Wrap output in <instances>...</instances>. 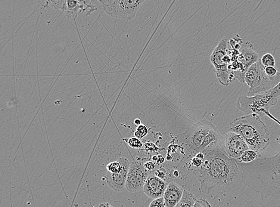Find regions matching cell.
I'll use <instances>...</instances> for the list:
<instances>
[{"label":"cell","mask_w":280,"mask_h":207,"mask_svg":"<svg viewBox=\"0 0 280 207\" xmlns=\"http://www.w3.org/2000/svg\"><path fill=\"white\" fill-rule=\"evenodd\" d=\"M205 159L200 168L192 169L200 183V190L210 193L213 188L229 186L235 183L240 175L236 159L230 158L225 151H203Z\"/></svg>","instance_id":"1"},{"label":"cell","mask_w":280,"mask_h":207,"mask_svg":"<svg viewBox=\"0 0 280 207\" xmlns=\"http://www.w3.org/2000/svg\"><path fill=\"white\" fill-rule=\"evenodd\" d=\"M250 163L257 181V192L262 198H280V152L272 157L261 156Z\"/></svg>","instance_id":"2"},{"label":"cell","mask_w":280,"mask_h":207,"mask_svg":"<svg viewBox=\"0 0 280 207\" xmlns=\"http://www.w3.org/2000/svg\"><path fill=\"white\" fill-rule=\"evenodd\" d=\"M229 129L241 135L249 149L261 153L270 144L268 128L257 114H248L235 119L230 123Z\"/></svg>","instance_id":"3"},{"label":"cell","mask_w":280,"mask_h":207,"mask_svg":"<svg viewBox=\"0 0 280 207\" xmlns=\"http://www.w3.org/2000/svg\"><path fill=\"white\" fill-rule=\"evenodd\" d=\"M244 80L250 88L247 96L252 97L265 93L277 86L280 82V72L274 77L267 76L265 72V67L259 59L248 69Z\"/></svg>","instance_id":"4"},{"label":"cell","mask_w":280,"mask_h":207,"mask_svg":"<svg viewBox=\"0 0 280 207\" xmlns=\"http://www.w3.org/2000/svg\"><path fill=\"white\" fill-rule=\"evenodd\" d=\"M278 100L271 89L265 93L252 97L240 96L236 101V107L246 115L256 114L262 117L265 116V112H270V108L275 106Z\"/></svg>","instance_id":"5"},{"label":"cell","mask_w":280,"mask_h":207,"mask_svg":"<svg viewBox=\"0 0 280 207\" xmlns=\"http://www.w3.org/2000/svg\"><path fill=\"white\" fill-rule=\"evenodd\" d=\"M147 0H99L102 9L109 16L116 19L132 21Z\"/></svg>","instance_id":"6"},{"label":"cell","mask_w":280,"mask_h":207,"mask_svg":"<svg viewBox=\"0 0 280 207\" xmlns=\"http://www.w3.org/2000/svg\"><path fill=\"white\" fill-rule=\"evenodd\" d=\"M228 40L223 38L214 49L211 55L210 61L215 68L217 79L223 86H228L235 78L234 74L230 72L229 65L223 61V58L228 54Z\"/></svg>","instance_id":"7"},{"label":"cell","mask_w":280,"mask_h":207,"mask_svg":"<svg viewBox=\"0 0 280 207\" xmlns=\"http://www.w3.org/2000/svg\"><path fill=\"white\" fill-rule=\"evenodd\" d=\"M145 160L146 159L137 157L136 160L130 163L126 183V188L129 192H136L144 188L146 180L151 173L144 168Z\"/></svg>","instance_id":"8"},{"label":"cell","mask_w":280,"mask_h":207,"mask_svg":"<svg viewBox=\"0 0 280 207\" xmlns=\"http://www.w3.org/2000/svg\"><path fill=\"white\" fill-rule=\"evenodd\" d=\"M213 125V123L208 120H203L196 123L188 129L185 143L188 150L194 154V156L197 153L199 148L203 143Z\"/></svg>","instance_id":"9"},{"label":"cell","mask_w":280,"mask_h":207,"mask_svg":"<svg viewBox=\"0 0 280 207\" xmlns=\"http://www.w3.org/2000/svg\"><path fill=\"white\" fill-rule=\"evenodd\" d=\"M224 147L230 158L237 159L245 151L249 149L241 135L231 131L224 136Z\"/></svg>","instance_id":"10"},{"label":"cell","mask_w":280,"mask_h":207,"mask_svg":"<svg viewBox=\"0 0 280 207\" xmlns=\"http://www.w3.org/2000/svg\"><path fill=\"white\" fill-rule=\"evenodd\" d=\"M118 160L122 167L121 172L117 174L107 172L105 178L109 187L117 192H121L126 188L127 174L131 162L124 157H121Z\"/></svg>","instance_id":"11"},{"label":"cell","mask_w":280,"mask_h":207,"mask_svg":"<svg viewBox=\"0 0 280 207\" xmlns=\"http://www.w3.org/2000/svg\"><path fill=\"white\" fill-rule=\"evenodd\" d=\"M169 183L157 177L154 172L151 173L146 180L143 190L149 197L156 199L164 196Z\"/></svg>","instance_id":"12"},{"label":"cell","mask_w":280,"mask_h":207,"mask_svg":"<svg viewBox=\"0 0 280 207\" xmlns=\"http://www.w3.org/2000/svg\"><path fill=\"white\" fill-rule=\"evenodd\" d=\"M215 150L225 151L224 147V137L220 134L216 126L213 125L205 138L203 143L199 148L198 152Z\"/></svg>","instance_id":"13"},{"label":"cell","mask_w":280,"mask_h":207,"mask_svg":"<svg viewBox=\"0 0 280 207\" xmlns=\"http://www.w3.org/2000/svg\"><path fill=\"white\" fill-rule=\"evenodd\" d=\"M239 52L240 54L238 61L244 66L246 72L252 65L256 63L260 59L259 55L254 51L253 45L248 42L242 43Z\"/></svg>","instance_id":"14"},{"label":"cell","mask_w":280,"mask_h":207,"mask_svg":"<svg viewBox=\"0 0 280 207\" xmlns=\"http://www.w3.org/2000/svg\"><path fill=\"white\" fill-rule=\"evenodd\" d=\"M184 190L179 185L170 182L163 196L165 207H175L182 199Z\"/></svg>","instance_id":"15"},{"label":"cell","mask_w":280,"mask_h":207,"mask_svg":"<svg viewBox=\"0 0 280 207\" xmlns=\"http://www.w3.org/2000/svg\"><path fill=\"white\" fill-rule=\"evenodd\" d=\"M68 19L77 18L81 14H83L82 6L78 0H67L64 11L62 12Z\"/></svg>","instance_id":"16"},{"label":"cell","mask_w":280,"mask_h":207,"mask_svg":"<svg viewBox=\"0 0 280 207\" xmlns=\"http://www.w3.org/2000/svg\"><path fill=\"white\" fill-rule=\"evenodd\" d=\"M261 156H262V154L259 151L248 149L236 160L238 163H248L253 162Z\"/></svg>","instance_id":"17"},{"label":"cell","mask_w":280,"mask_h":207,"mask_svg":"<svg viewBox=\"0 0 280 207\" xmlns=\"http://www.w3.org/2000/svg\"><path fill=\"white\" fill-rule=\"evenodd\" d=\"M196 200L197 198L194 194L185 190L182 199L175 207H194Z\"/></svg>","instance_id":"18"},{"label":"cell","mask_w":280,"mask_h":207,"mask_svg":"<svg viewBox=\"0 0 280 207\" xmlns=\"http://www.w3.org/2000/svg\"><path fill=\"white\" fill-rule=\"evenodd\" d=\"M67 0H41L43 8L52 7L56 10L63 12Z\"/></svg>","instance_id":"19"},{"label":"cell","mask_w":280,"mask_h":207,"mask_svg":"<svg viewBox=\"0 0 280 207\" xmlns=\"http://www.w3.org/2000/svg\"><path fill=\"white\" fill-rule=\"evenodd\" d=\"M82 6L83 13H86V16H89L96 11L98 8L93 4L96 0H78Z\"/></svg>","instance_id":"20"},{"label":"cell","mask_w":280,"mask_h":207,"mask_svg":"<svg viewBox=\"0 0 280 207\" xmlns=\"http://www.w3.org/2000/svg\"><path fill=\"white\" fill-rule=\"evenodd\" d=\"M260 59L264 67H275V60L272 54H266Z\"/></svg>","instance_id":"21"},{"label":"cell","mask_w":280,"mask_h":207,"mask_svg":"<svg viewBox=\"0 0 280 207\" xmlns=\"http://www.w3.org/2000/svg\"><path fill=\"white\" fill-rule=\"evenodd\" d=\"M124 140L126 141L129 146L130 147L133 148V149H141L143 146L142 142L141 140H140V139L136 137L124 139Z\"/></svg>","instance_id":"22"},{"label":"cell","mask_w":280,"mask_h":207,"mask_svg":"<svg viewBox=\"0 0 280 207\" xmlns=\"http://www.w3.org/2000/svg\"><path fill=\"white\" fill-rule=\"evenodd\" d=\"M107 169L109 172L113 173V174H117V173L121 172L122 167H121L119 160H118L117 161L109 163L107 166Z\"/></svg>","instance_id":"23"},{"label":"cell","mask_w":280,"mask_h":207,"mask_svg":"<svg viewBox=\"0 0 280 207\" xmlns=\"http://www.w3.org/2000/svg\"><path fill=\"white\" fill-rule=\"evenodd\" d=\"M154 174L158 178L161 179L165 181H168L167 171L166 168L163 166H160L159 167L155 169L154 171ZM168 183V182H167Z\"/></svg>","instance_id":"24"},{"label":"cell","mask_w":280,"mask_h":207,"mask_svg":"<svg viewBox=\"0 0 280 207\" xmlns=\"http://www.w3.org/2000/svg\"><path fill=\"white\" fill-rule=\"evenodd\" d=\"M148 134V129L144 125H140L137 126L136 130L135 132V137L141 140L143 138L145 137Z\"/></svg>","instance_id":"25"},{"label":"cell","mask_w":280,"mask_h":207,"mask_svg":"<svg viewBox=\"0 0 280 207\" xmlns=\"http://www.w3.org/2000/svg\"><path fill=\"white\" fill-rule=\"evenodd\" d=\"M203 160L198 159L196 156H193L191 160L190 166L192 169L200 168L203 163Z\"/></svg>","instance_id":"26"},{"label":"cell","mask_w":280,"mask_h":207,"mask_svg":"<svg viewBox=\"0 0 280 207\" xmlns=\"http://www.w3.org/2000/svg\"><path fill=\"white\" fill-rule=\"evenodd\" d=\"M147 160V159H146ZM156 163L152 161V160H147L144 163V168L147 170L148 171L152 172L155 171L156 167Z\"/></svg>","instance_id":"27"},{"label":"cell","mask_w":280,"mask_h":207,"mask_svg":"<svg viewBox=\"0 0 280 207\" xmlns=\"http://www.w3.org/2000/svg\"><path fill=\"white\" fill-rule=\"evenodd\" d=\"M194 207H211L209 202L204 198L197 199Z\"/></svg>","instance_id":"28"},{"label":"cell","mask_w":280,"mask_h":207,"mask_svg":"<svg viewBox=\"0 0 280 207\" xmlns=\"http://www.w3.org/2000/svg\"><path fill=\"white\" fill-rule=\"evenodd\" d=\"M265 72L269 77H274L278 75L279 72L275 67H265Z\"/></svg>","instance_id":"29"},{"label":"cell","mask_w":280,"mask_h":207,"mask_svg":"<svg viewBox=\"0 0 280 207\" xmlns=\"http://www.w3.org/2000/svg\"><path fill=\"white\" fill-rule=\"evenodd\" d=\"M149 207H165L164 197H160V198L154 199L151 202Z\"/></svg>","instance_id":"30"},{"label":"cell","mask_w":280,"mask_h":207,"mask_svg":"<svg viewBox=\"0 0 280 207\" xmlns=\"http://www.w3.org/2000/svg\"><path fill=\"white\" fill-rule=\"evenodd\" d=\"M272 90L275 95L276 97L278 98V100H280V82L278 83V85L274 88L272 89Z\"/></svg>","instance_id":"31"},{"label":"cell","mask_w":280,"mask_h":207,"mask_svg":"<svg viewBox=\"0 0 280 207\" xmlns=\"http://www.w3.org/2000/svg\"><path fill=\"white\" fill-rule=\"evenodd\" d=\"M157 156H158V159H157V162L156 163L157 165H163L165 162L164 156L161 155V154H159V155H158Z\"/></svg>","instance_id":"32"},{"label":"cell","mask_w":280,"mask_h":207,"mask_svg":"<svg viewBox=\"0 0 280 207\" xmlns=\"http://www.w3.org/2000/svg\"><path fill=\"white\" fill-rule=\"evenodd\" d=\"M265 116L269 117V118L273 120V121H275L276 123H277L280 126V121H279V120L275 118L274 116H272V114L270 113V112H265Z\"/></svg>","instance_id":"33"},{"label":"cell","mask_w":280,"mask_h":207,"mask_svg":"<svg viewBox=\"0 0 280 207\" xmlns=\"http://www.w3.org/2000/svg\"><path fill=\"white\" fill-rule=\"evenodd\" d=\"M92 207H94L93 205H92ZM97 207H113V206H112L110 203H101V204L99 205Z\"/></svg>","instance_id":"34"},{"label":"cell","mask_w":280,"mask_h":207,"mask_svg":"<svg viewBox=\"0 0 280 207\" xmlns=\"http://www.w3.org/2000/svg\"><path fill=\"white\" fill-rule=\"evenodd\" d=\"M134 124H135L137 126H138L140 125H141V120L139 119H136L135 120V122H134Z\"/></svg>","instance_id":"35"},{"label":"cell","mask_w":280,"mask_h":207,"mask_svg":"<svg viewBox=\"0 0 280 207\" xmlns=\"http://www.w3.org/2000/svg\"><path fill=\"white\" fill-rule=\"evenodd\" d=\"M151 159H152V161H153V162H154L155 163H156L157 162L158 156H157L154 155L153 156H152Z\"/></svg>","instance_id":"36"},{"label":"cell","mask_w":280,"mask_h":207,"mask_svg":"<svg viewBox=\"0 0 280 207\" xmlns=\"http://www.w3.org/2000/svg\"><path fill=\"white\" fill-rule=\"evenodd\" d=\"M166 159L167 161H172V160H173V157L171 156L170 154H167Z\"/></svg>","instance_id":"37"},{"label":"cell","mask_w":280,"mask_h":207,"mask_svg":"<svg viewBox=\"0 0 280 207\" xmlns=\"http://www.w3.org/2000/svg\"><path fill=\"white\" fill-rule=\"evenodd\" d=\"M276 141L279 144H280V136L278 138H276Z\"/></svg>","instance_id":"38"},{"label":"cell","mask_w":280,"mask_h":207,"mask_svg":"<svg viewBox=\"0 0 280 207\" xmlns=\"http://www.w3.org/2000/svg\"><path fill=\"white\" fill-rule=\"evenodd\" d=\"M96 1H98H98H99V0H96Z\"/></svg>","instance_id":"39"}]
</instances>
